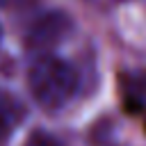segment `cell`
<instances>
[{"label":"cell","mask_w":146,"mask_h":146,"mask_svg":"<svg viewBox=\"0 0 146 146\" xmlns=\"http://www.w3.org/2000/svg\"><path fill=\"white\" fill-rule=\"evenodd\" d=\"M32 98L43 110H62L73 100L80 87L78 71L57 55H41L27 71Z\"/></svg>","instance_id":"obj_1"},{"label":"cell","mask_w":146,"mask_h":146,"mask_svg":"<svg viewBox=\"0 0 146 146\" xmlns=\"http://www.w3.org/2000/svg\"><path fill=\"white\" fill-rule=\"evenodd\" d=\"M68 30V18L62 14H46L43 18H39L27 36L30 48H50L52 43H57Z\"/></svg>","instance_id":"obj_2"},{"label":"cell","mask_w":146,"mask_h":146,"mask_svg":"<svg viewBox=\"0 0 146 146\" xmlns=\"http://www.w3.org/2000/svg\"><path fill=\"white\" fill-rule=\"evenodd\" d=\"M23 116H25L23 103H21L14 94L0 89V139L9 137V135L21 125Z\"/></svg>","instance_id":"obj_3"},{"label":"cell","mask_w":146,"mask_h":146,"mask_svg":"<svg viewBox=\"0 0 146 146\" xmlns=\"http://www.w3.org/2000/svg\"><path fill=\"white\" fill-rule=\"evenodd\" d=\"M23 146H64L52 132H46V130H36L27 137V141Z\"/></svg>","instance_id":"obj_4"},{"label":"cell","mask_w":146,"mask_h":146,"mask_svg":"<svg viewBox=\"0 0 146 146\" xmlns=\"http://www.w3.org/2000/svg\"><path fill=\"white\" fill-rule=\"evenodd\" d=\"M0 39H2V32H0Z\"/></svg>","instance_id":"obj_5"}]
</instances>
